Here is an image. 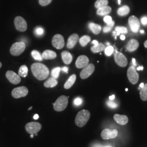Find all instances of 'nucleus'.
I'll return each mask as SVG.
<instances>
[{"instance_id": "79ce46f5", "label": "nucleus", "mask_w": 147, "mask_h": 147, "mask_svg": "<svg viewBox=\"0 0 147 147\" xmlns=\"http://www.w3.org/2000/svg\"><path fill=\"white\" fill-rule=\"evenodd\" d=\"M61 70H62L63 71H64L65 73H68V68L67 67H64L63 68H61Z\"/></svg>"}, {"instance_id": "20e7f679", "label": "nucleus", "mask_w": 147, "mask_h": 147, "mask_svg": "<svg viewBox=\"0 0 147 147\" xmlns=\"http://www.w3.org/2000/svg\"><path fill=\"white\" fill-rule=\"evenodd\" d=\"M26 48V44L23 42L14 43L10 49L11 55L14 56H18L24 53Z\"/></svg>"}, {"instance_id": "2f4dec72", "label": "nucleus", "mask_w": 147, "mask_h": 147, "mask_svg": "<svg viewBox=\"0 0 147 147\" xmlns=\"http://www.w3.org/2000/svg\"><path fill=\"white\" fill-rule=\"evenodd\" d=\"M32 56L34 59L39 61H42V56L40 55V53H39L37 50H33L31 53Z\"/></svg>"}, {"instance_id": "2eb2a0df", "label": "nucleus", "mask_w": 147, "mask_h": 147, "mask_svg": "<svg viewBox=\"0 0 147 147\" xmlns=\"http://www.w3.org/2000/svg\"><path fill=\"white\" fill-rule=\"evenodd\" d=\"M89 63V59L85 56V55H81L78 57L77 58L76 61L75 62V65L76 68L81 69L84 68L86 67Z\"/></svg>"}, {"instance_id": "f3484780", "label": "nucleus", "mask_w": 147, "mask_h": 147, "mask_svg": "<svg viewBox=\"0 0 147 147\" xmlns=\"http://www.w3.org/2000/svg\"><path fill=\"white\" fill-rule=\"evenodd\" d=\"M79 40V36L78 34L74 33L71 35L67 41V47L69 49L73 48Z\"/></svg>"}, {"instance_id": "0eeeda50", "label": "nucleus", "mask_w": 147, "mask_h": 147, "mask_svg": "<svg viewBox=\"0 0 147 147\" xmlns=\"http://www.w3.org/2000/svg\"><path fill=\"white\" fill-rule=\"evenodd\" d=\"M28 93V90L27 88L25 86H21L15 88L13 89L11 92V95L13 97L16 99L20 98L22 97H25Z\"/></svg>"}, {"instance_id": "c85d7f7f", "label": "nucleus", "mask_w": 147, "mask_h": 147, "mask_svg": "<svg viewBox=\"0 0 147 147\" xmlns=\"http://www.w3.org/2000/svg\"><path fill=\"white\" fill-rule=\"evenodd\" d=\"M116 32H113L114 36H119L121 33H127V30L126 27L123 26H117L115 28Z\"/></svg>"}, {"instance_id": "5701e85b", "label": "nucleus", "mask_w": 147, "mask_h": 147, "mask_svg": "<svg viewBox=\"0 0 147 147\" xmlns=\"http://www.w3.org/2000/svg\"><path fill=\"white\" fill-rule=\"evenodd\" d=\"M105 48V45H104L102 43L98 42V44L94 45V46L91 47L90 49L93 53H98L104 51Z\"/></svg>"}, {"instance_id": "9d476101", "label": "nucleus", "mask_w": 147, "mask_h": 147, "mask_svg": "<svg viewBox=\"0 0 147 147\" xmlns=\"http://www.w3.org/2000/svg\"><path fill=\"white\" fill-rule=\"evenodd\" d=\"M95 66L93 64H88L82 70L80 73V78L82 79H87L94 71Z\"/></svg>"}, {"instance_id": "aec40b11", "label": "nucleus", "mask_w": 147, "mask_h": 147, "mask_svg": "<svg viewBox=\"0 0 147 147\" xmlns=\"http://www.w3.org/2000/svg\"><path fill=\"white\" fill-rule=\"evenodd\" d=\"M42 59H53L56 57L57 55H56V53L53 51L47 50L42 53Z\"/></svg>"}, {"instance_id": "c9c22d12", "label": "nucleus", "mask_w": 147, "mask_h": 147, "mask_svg": "<svg viewBox=\"0 0 147 147\" xmlns=\"http://www.w3.org/2000/svg\"><path fill=\"white\" fill-rule=\"evenodd\" d=\"M35 33L37 36H42L44 33V30L41 27H37L35 30Z\"/></svg>"}, {"instance_id": "e433bc0d", "label": "nucleus", "mask_w": 147, "mask_h": 147, "mask_svg": "<svg viewBox=\"0 0 147 147\" xmlns=\"http://www.w3.org/2000/svg\"><path fill=\"white\" fill-rule=\"evenodd\" d=\"M107 105H108L110 107H111V108L115 109V108H116V107H117V104H116L115 102H113L112 100H111V101H107Z\"/></svg>"}, {"instance_id": "5fc2aeb1", "label": "nucleus", "mask_w": 147, "mask_h": 147, "mask_svg": "<svg viewBox=\"0 0 147 147\" xmlns=\"http://www.w3.org/2000/svg\"><path fill=\"white\" fill-rule=\"evenodd\" d=\"M140 32H141V33H144V31L143 30H141V31H140Z\"/></svg>"}, {"instance_id": "de8ad7c7", "label": "nucleus", "mask_w": 147, "mask_h": 147, "mask_svg": "<svg viewBox=\"0 0 147 147\" xmlns=\"http://www.w3.org/2000/svg\"><path fill=\"white\" fill-rule=\"evenodd\" d=\"M137 70H143V67H142V66H140V67H138L137 68Z\"/></svg>"}, {"instance_id": "cd10ccee", "label": "nucleus", "mask_w": 147, "mask_h": 147, "mask_svg": "<svg viewBox=\"0 0 147 147\" xmlns=\"http://www.w3.org/2000/svg\"><path fill=\"white\" fill-rule=\"evenodd\" d=\"M140 97L141 100L143 101H147V84H144V87L140 88Z\"/></svg>"}, {"instance_id": "a211bd4d", "label": "nucleus", "mask_w": 147, "mask_h": 147, "mask_svg": "<svg viewBox=\"0 0 147 147\" xmlns=\"http://www.w3.org/2000/svg\"><path fill=\"white\" fill-rule=\"evenodd\" d=\"M113 118L117 123L122 125L126 124L129 121L127 116L125 115H121L118 114L115 115L113 116Z\"/></svg>"}, {"instance_id": "6e6552de", "label": "nucleus", "mask_w": 147, "mask_h": 147, "mask_svg": "<svg viewBox=\"0 0 147 147\" xmlns=\"http://www.w3.org/2000/svg\"><path fill=\"white\" fill-rule=\"evenodd\" d=\"M14 25L16 29L19 32H25L27 28L26 20L21 16H16L14 19Z\"/></svg>"}, {"instance_id": "8fccbe9b", "label": "nucleus", "mask_w": 147, "mask_h": 147, "mask_svg": "<svg viewBox=\"0 0 147 147\" xmlns=\"http://www.w3.org/2000/svg\"><path fill=\"white\" fill-rule=\"evenodd\" d=\"M144 83H141V84H140V87H139V89H140V88H143V87H144Z\"/></svg>"}, {"instance_id": "393cba45", "label": "nucleus", "mask_w": 147, "mask_h": 147, "mask_svg": "<svg viewBox=\"0 0 147 147\" xmlns=\"http://www.w3.org/2000/svg\"><path fill=\"white\" fill-rule=\"evenodd\" d=\"M89 28L95 34H99L101 31V27L94 23H90L89 24Z\"/></svg>"}, {"instance_id": "f257e3e1", "label": "nucleus", "mask_w": 147, "mask_h": 147, "mask_svg": "<svg viewBox=\"0 0 147 147\" xmlns=\"http://www.w3.org/2000/svg\"><path fill=\"white\" fill-rule=\"evenodd\" d=\"M33 75L39 80H44L49 75V70L47 67L42 63H33L31 65Z\"/></svg>"}, {"instance_id": "a18cd8bd", "label": "nucleus", "mask_w": 147, "mask_h": 147, "mask_svg": "<svg viewBox=\"0 0 147 147\" xmlns=\"http://www.w3.org/2000/svg\"><path fill=\"white\" fill-rule=\"evenodd\" d=\"M132 63H133V64H134V67L136 65V59H135V58H132Z\"/></svg>"}, {"instance_id": "423d86ee", "label": "nucleus", "mask_w": 147, "mask_h": 147, "mask_svg": "<svg viewBox=\"0 0 147 147\" xmlns=\"http://www.w3.org/2000/svg\"><path fill=\"white\" fill-rule=\"evenodd\" d=\"M42 126L40 123L38 122H30L25 126L26 131L30 134H37L42 129Z\"/></svg>"}, {"instance_id": "09e8293b", "label": "nucleus", "mask_w": 147, "mask_h": 147, "mask_svg": "<svg viewBox=\"0 0 147 147\" xmlns=\"http://www.w3.org/2000/svg\"><path fill=\"white\" fill-rule=\"evenodd\" d=\"M98 42L97 41V40H94L93 42H92V43L94 44V45H96V44H98Z\"/></svg>"}, {"instance_id": "ea45409f", "label": "nucleus", "mask_w": 147, "mask_h": 147, "mask_svg": "<svg viewBox=\"0 0 147 147\" xmlns=\"http://www.w3.org/2000/svg\"><path fill=\"white\" fill-rule=\"evenodd\" d=\"M112 27H111L109 26H106L104 27V28H103V32H104V33H107V32H110L111 31V30H112Z\"/></svg>"}, {"instance_id": "3c124183", "label": "nucleus", "mask_w": 147, "mask_h": 147, "mask_svg": "<svg viewBox=\"0 0 147 147\" xmlns=\"http://www.w3.org/2000/svg\"><path fill=\"white\" fill-rule=\"evenodd\" d=\"M144 45L145 47L147 48V40L144 42Z\"/></svg>"}, {"instance_id": "c03bdc74", "label": "nucleus", "mask_w": 147, "mask_h": 147, "mask_svg": "<svg viewBox=\"0 0 147 147\" xmlns=\"http://www.w3.org/2000/svg\"><path fill=\"white\" fill-rule=\"evenodd\" d=\"M115 98V95H111V96L109 97V99L110 100H114Z\"/></svg>"}, {"instance_id": "7c9ffc66", "label": "nucleus", "mask_w": 147, "mask_h": 147, "mask_svg": "<svg viewBox=\"0 0 147 147\" xmlns=\"http://www.w3.org/2000/svg\"><path fill=\"white\" fill-rule=\"evenodd\" d=\"M90 41V37H89V36H84L79 39L80 44L83 47H86Z\"/></svg>"}, {"instance_id": "b1692460", "label": "nucleus", "mask_w": 147, "mask_h": 147, "mask_svg": "<svg viewBox=\"0 0 147 147\" xmlns=\"http://www.w3.org/2000/svg\"><path fill=\"white\" fill-rule=\"evenodd\" d=\"M58 84L57 80L53 78H51L48 79L46 82H44V85L46 88H53L56 86Z\"/></svg>"}, {"instance_id": "9b49d317", "label": "nucleus", "mask_w": 147, "mask_h": 147, "mask_svg": "<svg viewBox=\"0 0 147 147\" xmlns=\"http://www.w3.org/2000/svg\"><path fill=\"white\" fill-rule=\"evenodd\" d=\"M5 76L7 79H8L9 81L12 84H19L21 82L20 76L13 71H7L5 74Z\"/></svg>"}, {"instance_id": "49530a36", "label": "nucleus", "mask_w": 147, "mask_h": 147, "mask_svg": "<svg viewBox=\"0 0 147 147\" xmlns=\"http://www.w3.org/2000/svg\"><path fill=\"white\" fill-rule=\"evenodd\" d=\"M121 40H125V36H124V35H121Z\"/></svg>"}, {"instance_id": "7ed1b4c3", "label": "nucleus", "mask_w": 147, "mask_h": 147, "mask_svg": "<svg viewBox=\"0 0 147 147\" xmlns=\"http://www.w3.org/2000/svg\"><path fill=\"white\" fill-rule=\"evenodd\" d=\"M68 98L65 95L60 96L53 104V109L56 111L61 112L64 110L68 106Z\"/></svg>"}, {"instance_id": "4468645a", "label": "nucleus", "mask_w": 147, "mask_h": 147, "mask_svg": "<svg viewBox=\"0 0 147 147\" xmlns=\"http://www.w3.org/2000/svg\"><path fill=\"white\" fill-rule=\"evenodd\" d=\"M118 136V131L116 129H106L101 132V136L104 140L115 138Z\"/></svg>"}, {"instance_id": "6ab92c4d", "label": "nucleus", "mask_w": 147, "mask_h": 147, "mask_svg": "<svg viewBox=\"0 0 147 147\" xmlns=\"http://www.w3.org/2000/svg\"><path fill=\"white\" fill-rule=\"evenodd\" d=\"M61 56H62V58L63 62L65 64H70L73 61V56H72V55L69 52L67 51H63L61 53Z\"/></svg>"}, {"instance_id": "ddd939ff", "label": "nucleus", "mask_w": 147, "mask_h": 147, "mask_svg": "<svg viewBox=\"0 0 147 147\" xmlns=\"http://www.w3.org/2000/svg\"><path fill=\"white\" fill-rule=\"evenodd\" d=\"M129 24L132 31L137 33L140 27V22L136 16H132L129 18Z\"/></svg>"}, {"instance_id": "4d7b16f0", "label": "nucleus", "mask_w": 147, "mask_h": 147, "mask_svg": "<svg viewBox=\"0 0 147 147\" xmlns=\"http://www.w3.org/2000/svg\"><path fill=\"white\" fill-rule=\"evenodd\" d=\"M32 109V107H30L29 109H28V110H31Z\"/></svg>"}, {"instance_id": "412c9836", "label": "nucleus", "mask_w": 147, "mask_h": 147, "mask_svg": "<svg viewBox=\"0 0 147 147\" xmlns=\"http://www.w3.org/2000/svg\"><path fill=\"white\" fill-rule=\"evenodd\" d=\"M111 11H112V9L110 7L107 5L98 9V10L96 11V14L98 16H107L110 13Z\"/></svg>"}, {"instance_id": "a19ab883", "label": "nucleus", "mask_w": 147, "mask_h": 147, "mask_svg": "<svg viewBox=\"0 0 147 147\" xmlns=\"http://www.w3.org/2000/svg\"><path fill=\"white\" fill-rule=\"evenodd\" d=\"M141 22H142V24L143 25H146L147 24V17L146 16H144V17H143L141 19Z\"/></svg>"}, {"instance_id": "1a4fd4ad", "label": "nucleus", "mask_w": 147, "mask_h": 147, "mask_svg": "<svg viewBox=\"0 0 147 147\" xmlns=\"http://www.w3.org/2000/svg\"><path fill=\"white\" fill-rule=\"evenodd\" d=\"M52 44L53 46L57 49H62L65 45L64 37L59 34L55 35L53 38Z\"/></svg>"}, {"instance_id": "bf43d9fd", "label": "nucleus", "mask_w": 147, "mask_h": 147, "mask_svg": "<svg viewBox=\"0 0 147 147\" xmlns=\"http://www.w3.org/2000/svg\"></svg>"}, {"instance_id": "a878e982", "label": "nucleus", "mask_w": 147, "mask_h": 147, "mask_svg": "<svg viewBox=\"0 0 147 147\" xmlns=\"http://www.w3.org/2000/svg\"><path fill=\"white\" fill-rule=\"evenodd\" d=\"M130 12V8L127 5H124L119 8L118 11L117 13L119 16H126Z\"/></svg>"}, {"instance_id": "f8f14e48", "label": "nucleus", "mask_w": 147, "mask_h": 147, "mask_svg": "<svg viewBox=\"0 0 147 147\" xmlns=\"http://www.w3.org/2000/svg\"><path fill=\"white\" fill-rule=\"evenodd\" d=\"M114 57L116 63L119 66L121 67H125L127 65V60L126 57L122 53L116 51Z\"/></svg>"}, {"instance_id": "473e14b6", "label": "nucleus", "mask_w": 147, "mask_h": 147, "mask_svg": "<svg viewBox=\"0 0 147 147\" xmlns=\"http://www.w3.org/2000/svg\"><path fill=\"white\" fill-rule=\"evenodd\" d=\"M61 71V68L60 67H56L55 68L53 69L51 71V75L53 78L55 79H58Z\"/></svg>"}, {"instance_id": "58836bf2", "label": "nucleus", "mask_w": 147, "mask_h": 147, "mask_svg": "<svg viewBox=\"0 0 147 147\" xmlns=\"http://www.w3.org/2000/svg\"><path fill=\"white\" fill-rule=\"evenodd\" d=\"M82 99H81V98H76V99L74 100V104L75 105H76V106H79V105H81V104H82Z\"/></svg>"}, {"instance_id": "4be33fe9", "label": "nucleus", "mask_w": 147, "mask_h": 147, "mask_svg": "<svg viewBox=\"0 0 147 147\" xmlns=\"http://www.w3.org/2000/svg\"><path fill=\"white\" fill-rule=\"evenodd\" d=\"M76 80V75L75 74H73L71 75L67 82L65 83L64 87L65 89H68L70 88L75 82Z\"/></svg>"}, {"instance_id": "c756f323", "label": "nucleus", "mask_w": 147, "mask_h": 147, "mask_svg": "<svg viewBox=\"0 0 147 147\" xmlns=\"http://www.w3.org/2000/svg\"><path fill=\"white\" fill-rule=\"evenodd\" d=\"M109 4L108 0H97L95 3V7L97 9L107 6Z\"/></svg>"}, {"instance_id": "37998d69", "label": "nucleus", "mask_w": 147, "mask_h": 147, "mask_svg": "<svg viewBox=\"0 0 147 147\" xmlns=\"http://www.w3.org/2000/svg\"><path fill=\"white\" fill-rule=\"evenodd\" d=\"M39 118V115L38 114H36L33 116V119L35 120H37Z\"/></svg>"}, {"instance_id": "f704fd0d", "label": "nucleus", "mask_w": 147, "mask_h": 147, "mask_svg": "<svg viewBox=\"0 0 147 147\" xmlns=\"http://www.w3.org/2000/svg\"><path fill=\"white\" fill-rule=\"evenodd\" d=\"M53 0H39V3L42 6H46L51 3Z\"/></svg>"}, {"instance_id": "f03ea898", "label": "nucleus", "mask_w": 147, "mask_h": 147, "mask_svg": "<svg viewBox=\"0 0 147 147\" xmlns=\"http://www.w3.org/2000/svg\"><path fill=\"white\" fill-rule=\"evenodd\" d=\"M90 116V113L89 111L83 110L80 111L75 119V124L79 127H84L89 120Z\"/></svg>"}, {"instance_id": "39448f33", "label": "nucleus", "mask_w": 147, "mask_h": 147, "mask_svg": "<svg viewBox=\"0 0 147 147\" xmlns=\"http://www.w3.org/2000/svg\"><path fill=\"white\" fill-rule=\"evenodd\" d=\"M127 76L130 83L133 84H136L139 80V75L134 66H131L127 69Z\"/></svg>"}, {"instance_id": "13d9d810", "label": "nucleus", "mask_w": 147, "mask_h": 147, "mask_svg": "<svg viewBox=\"0 0 147 147\" xmlns=\"http://www.w3.org/2000/svg\"><path fill=\"white\" fill-rule=\"evenodd\" d=\"M125 90H126V91H127V90H128V89H127V88H126V89H125Z\"/></svg>"}, {"instance_id": "dca6fc26", "label": "nucleus", "mask_w": 147, "mask_h": 147, "mask_svg": "<svg viewBox=\"0 0 147 147\" xmlns=\"http://www.w3.org/2000/svg\"><path fill=\"white\" fill-rule=\"evenodd\" d=\"M138 47L139 42L135 39H131L130 40L126 45V50L129 52H133L136 50Z\"/></svg>"}, {"instance_id": "864d4df0", "label": "nucleus", "mask_w": 147, "mask_h": 147, "mask_svg": "<svg viewBox=\"0 0 147 147\" xmlns=\"http://www.w3.org/2000/svg\"><path fill=\"white\" fill-rule=\"evenodd\" d=\"M31 136V138H33V137H34V134H31V136Z\"/></svg>"}, {"instance_id": "6e6d98bb", "label": "nucleus", "mask_w": 147, "mask_h": 147, "mask_svg": "<svg viewBox=\"0 0 147 147\" xmlns=\"http://www.w3.org/2000/svg\"><path fill=\"white\" fill-rule=\"evenodd\" d=\"M2 63L0 62V68L2 67Z\"/></svg>"}, {"instance_id": "4c0bfd02", "label": "nucleus", "mask_w": 147, "mask_h": 147, "mask_svg": "<svg viewBox=\"0 0 147 147\" xmlns=\"http://www.w3.org/2000/svg\"><path fill=\"white\" fill-rule=\"evenodd\" d=\"M104 21L107 24H109L112 22V18L110 16H105V18H104Z\"/></svg>"}, {"instance_id": "603ef678", "label": "nucleus", "mask_w": 147, "mask_h": 147, "mask_svg": "<svg viewBox=\"0 0 147 147\" xmlns=\"http://www.w3.org/2000/svg\"><path fill=\"white\" fill-rule=\"evenodd\" d=\"M118 4H119V5H121V0H118Z\"/></svg>"}, {"instance_id": "bb28decb", "label": "nucleus", "mask_w": 147, "mask_h": 147, "mask_svg": "<svg viewBox=\"0 0 147 147\" xmlns=\"http://www.w3.org/2000/svg\"><path fill=\"white\" fill-rule=\"evenodd\" d=\"M28 68L27 67L26 65H23L20 67V68L19 69V75L21 77L23 78H26L27 75H28Z\"/></svg>"}, {"instance_id": "72a5a7b5", "label": "nucleus", "mask_w": 147, "mask_h": 147, "mask_svg": "<svg viewBox=\"0 0 147 147\" xmlns=\"http://www.w3.org/2000/svg\"><path fill=\"white\" fill-rule=\"evenodd\" d=\"M105 53L106 56H111L112 53H113L114 51V48L113 47L109 45V47H107L105 48Z\"/></svg>"}]
</instances>
